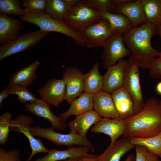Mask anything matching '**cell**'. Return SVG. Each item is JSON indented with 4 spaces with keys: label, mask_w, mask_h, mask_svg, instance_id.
I'll use <instances>...</instances> for the list:
<instances>
[{
    "label": "cell",
    "mask_w": 161,
    "mask_h": 161,
    "mask_svg": "<svg viewBox=\"0 0 161 161\" xmlns=\"http://www.w3.org/2000/svg\"><path fill=\"white\" fill-rule=\"evenodd\" d=\"M124 120L127 127L123 137L145 138L158 135L161 131V100L149 98L140 112Z\"/></svg>",
    "instance_id": "obj_1"
},
{
    "label": "cell",
    "mask_w": 161,
    "mask_h": 161,
    "mask_svg": "<svg viewBox=\"0 0 161 161\" xmlns=\"http://www.w3.org/2000/svg\"><path fill=\"white\" fill-rule=\"evenodd\" d=\"M156 33V27L146 22L132 28L123 35L124 42L130 52V55L143 69H148L153 60L161 53L153 48L151 44L152 37Z\"/></svg>",
    "instance_id": "obj_2"
},
{
    "label": "cell",
    "mask_w": 161,
    "mask_h": 161,
    "mask_svg": "<svg viewBox=\"0 0 161 161\" xmlns=\"http://www.w3.org/2000/svg\"><path fill=\"white\" fill-rule=\"evenodd\" d=\"M24 10L25 13L19 16V19L23 22L35 25L42 31L65 35L73 39L77 46H86L87 40L83 34L73 30L64 22L53 18L44 11Z\"/></svg>",
    "instance_id": "obj_3"
},
{
    "label": "cell",
    "mask_w": 161,
    "mask_h": 161,
    "mask_svg": "<svg viewBox=\"0 0 161 161\" xmlns=\"http://www.w3.org/2000/svg\"><path fill=\"white\" fill-rule=\"evenodd\" d=\"M102 19L100 12L80 0L72 8L64 22L73 30L83 34L87 27Z\"/></svg>",
    "instance_id": "obj_4"
},
{
    "label": "cell",
    "mask_w": 161,
    "mask_h": 161,
    "mask_svg": "<svg viewBox=\"0 0 161 161\" xmlns=\"http://www.w3.org/2000/svg\"><path fill=\"white\" fill-rule=\"evenodd\" d=\"M140 67L138 62L132 56L130 55L127 60L125 68L123 86L132 98L135 114L140 112L143 108L145 103L143 97L141 86Z\"/></svg>",
    "instance_id": "obj_5"
},
{
    "label": "cell",
    "mask_w": 161,
    "mask_h": 161,
    "mask_svg": "<svg viewBox=\"0 0 161 161\" xmlns=\"http://www.w3.org/2000/svg\"><path fill=\"white\" fill-rule=\"evenodd\" d=\"M52 127L43 128L38 126L30 127L31 133L34 137L47 139L57 145H65L69 147L74 145L83 146L90 148L92 152L95 149L86 137L72 132L63 134L55 131Z\"/></svg>",
    "instance_id": "obj_6"
},
{
    "label": "cell",
    "mask_w": 161,
    "mask_h": 161,
    "mask_svg": "<svg viewBox=\"0 0 161 161\" xmlns=\"http://www.w3.org/2000/svg\"><path fill=\"white\" fill-rule=\"evenodd\" d=\"M49 32L40 30L20 35L13 41L0 47V61L28 49L38 44Z\"/></svg>",
    "instance_id": "obj_7"
},
{
    "label": "cell",
    "mask_w": 161,
    "mask_h": 161,
    "mask_svg": "<svg viewBox=\"0 0 161 161\" xmlns=\"http://www.w3.org/2000/svg\"><path fill=\"white\" fill-rule=\"evenodd\" d=\"M123 35L114 33L105 42L103 47L102 63L107 69L115 64L125 57L130 55V52L124 44Z\"/></svg>",
    "instance_id": "obj_8"
},
{
    "label": "cell",
    "mask_w": 161,
    "mask_h": 161,
    "mask_svg": "<svg viewBox=\"0 0 161 161\" xmlns=\"http://www.w3.org/2000/svg\"><path fill=\"white\" fill-rule=\"evenodd\" d=\"M34 122V119L30 117L21 114L15 118L12 119L10 125V130L23 134L29 141L32 152L26 161H31L33 157L36 154L47 153L48 150L44 145L41 140L39 139H36L31 133L30 125Z\"/></svg>",
    "instance_id": "obj_9"
},
{
    "label": "cell",
    "mask_w": 161,
    "mask_h": 161,
    "mask_svg": "<svg viewBox=\"0 0 161 161\" xmlns=\"http://www.w3.org/2000/svg\"><path fill=\"white\" fill-rule=\"evenodd\" d=\"M84 74L75 66L66 68L62 75L66 86L65 100L68 104L84 91Z\"/></svg>",
    "instance_id": "obj_10"
},
{
    "label": "cell",
    "mask_w": 161,
    "mask_h": 161,
    "mask_svg": "<svg viewBox=\"0 0 161 161\" xmlns=\"http://www.w3.org/2000/svg\"><path fill=\"white\" fill-rule=\"evenodd\" d=\"M113 33L109 22L104 19L89 26L83 33L87 40L86 46L93 49L103 47Z\"/></svg>",
    "instance_id": "obj_11"
},
{
    "label": "cell",
    "mask_w": 161,
    "mask_h": 161,
    "mask_svg": "<svg viewBox=\"0 0 161 161\" xmlns=\"http://www.w3.org/2000/svg\"><path fill=\"white\" fill-rule=\"evenodd\" d=\"M41 98L50 105L57 107L65 100L66 86L63 79L52 78L38 89Z\"/></svg>",
    "instance_id": "obj_12"
},
{
    "label": "cell",
    "mask_w": 161,
    "mask_h": 161,
    "mask_svg": "<svg viewBox=\"0 0 161 161\" xmlns=\"http://www.w3.org/2000/svg\"><path fill=\"white\" fill-rule=\"evenodd\" d=\"M26 110L39 117L49 121L52 127L58 130H64L67 124L59 116L55 115L51 111V106L45 100L37 99L34 102L25 104Z\"/></svg>",
    "instance_id": "obj_13"
},
{
    "label": "cell",
    "mask_w": 161,
    "mask_h": 161,
    "mask_svg": "<svg viewBox=\"0 0 161 161\" xmlns=\"http://www.w3.org/2000/svg\"><path fill=\"white\" fill-rule=\"evenodd\" d=\"M127 61L123 59L107 69L103 76L102 90L111 93L123 86Z\"/></svg>",
    "instance_id": "obj_14"
},
{
    "label": "cell",
    "mask_w": 161,
    "mask_h": 161,
    "mask_svg": "<svg viewBox=\"0 0 161 161\" xmlns=\"http://www.w3.org/2000/svg\"><path fill=\"white\" fill-rule=\"evenodd\" d=\"M127 127V124L124 120L102 118L93 126L90 131L108 135L110 137L112 143L117 140L121 135H123Z\"/></svg>",
    "instance_id": "obj_15"
},
{
    "label": "cell",
    "mask_w": 161,
    "mask_h": 161,
    "mask_svg": "<svg viewBox=\"0 0 161 161\" xmlns=\"http://www.w3.org/2000/svg\"><path fill=\"white\" fill-rule=\"evenodd\" d=\"M93 110L102 118L121 119L110 93L102 90L93 95Z\"/></svg>",
    "instance_id": "obj_16"
},
{
    "label": "cell",
    "mask_w": 161,
    "mask_h": 161,
    "mask_svg": "<svg viewBox=\"0 0 161 161\" xmlns=\"http://www.w3.org/2000/svg\"><path fill=\"white\" fill-rule=\"evenodd\" d=\"M89 152H92L90 148L83 146L71 147L61 151L53 148L48 149L46 156L32 161H61L70 158L83 156L95 158L98 155L90 154L89 153Z\"/></svg>",
    "instance_id": "obj_17"
},
{
    "label": "cell",
    "mask_w": 161,
    "mask_h": 161,
    "mask_svg": "<svg viewBox=\"0 0 161 161\" xmlns=\"http://www.w3.org/2000/svg\"><path fill=\"white\" fill-rule=\"evenodd\" d=\"M114 13L122 14L131 21L133 27L140 26L147 22L141 0L131 1L116 7Z\"/></svg>",
    "instance_id": "obj_18"
},
{
    "label": "cell",
    "mask_w": 161,
    "mask_h": 161,
    "mask_svg": "<svg viewBox=\"0 0 161 161\" xmlns=\"http://www.w3.org/2000/svg\"><path fill=\"white\" fill-rule=\"evenodd\" d=\"M129 137H123L110 143L106 149L95 157L97 161H120L128 152L135 148Z\"/></svg>",
    "instance_id": "obj_19"
},
{
    "label": "cell",
    "mask_w": 161,
    "mask_h": 161,
    "mask_svg": "<svg viewBox=\"0 0 161 161\" xmlns=\"http://www.w3.org/2000/svg\"><path fill=\"white\" fill-rule=\"evenodd\" d=\"M23 22L19 19L0 14V44L9 43L18 37L23 29Z\"/></svg>",
    "instance_id": "obj_20"
},
{
    "label": "cell",
    "mask_w": 161,
    "mask_h": 161,
    "mask_svg": "<svg viewBox=\"0 0 161 161\" xmlns=\"http://www.w3.org/2000/svg\"><path fill=\"white\" fill-rule=\"evenodd\" d=\"M116 109L123 120L135 114L133 100L123 86L111 93Z\"/></svg>",
    "instance_id": "obj_21"
},
{
    "label": "cell",
    "mask_w": 161,
    "mask_h": 161,
    "mask_svg": "<svg viewBox=\"0 0 161 161\" xmlns=\"http://www.w3.org/2000/svg\"><path fill=\"white\" fill-rule=\"evenodd\" d=\"M94 110H92L76 116L68 124L70 132L86 137L90 127L102 119Z\"/></svg>",
    "instance_id": "obj_22"
},
{
    "label": "cell",
    "mask_w": 161,
    "mask_h": 161,
    "mask_svg": "<svg viewBox=\"0 0 161 161\" xmlns=\"http://www.w3.org/2000/svg\"><path fill=\"white\" fill-rule=\"evenodd\" d=\"M70 104L69 109L59 116L64 122L70 116H78L93 110L94 107L93 95L84 92L78 98L73 100Z\"/></svg>",
    "instance_id": "obj_23"
},
{
    "label": "cell",
    "mask_w": 161,
    "mask_h": 161,
    "mask_svg": "<svg viewBox=\"0 0 161 161\" xmlns=\"http://www.w3.org/2000/svg\"><path fill=\"white\" fill-rule=\"evenodd\" d=\"M39 64L36 61L16 71L9 78L8 86L18 84L27 87L31 85L36 78V71Z\"/></svg>",
    "instance_id": "obj_24"
},
{
    "label": "cell",
    "mask_w": 161,
    "mask_h": 161,
    "mask_svg": "<svg viewBox=\"0 0 161 161\" xmlns=\"http://www.w3.org/2000/svg\"><path fill=\"white\" fill-rule=\"evenodd\" d=\"M101 13L102 19L108 21L114 33L123 35L133 27L130 20L122 14L107 12Z\"/></svg>",
    "instance_id": "obj_25"
},
{
    "label": "cell",
    "mask_w": 161,
    "mask_h": 161,
    "mask_svg": "<svg viewBox=\"0 0 161 161\" xmlns=\"http://www.w3.org/2000/svg\"><path fill=\"white\" fill-rule=\"evenodd\" d=\"M99 64L96 62L92 69L84 74V92L93 95L101 90L103 83V77L99 70Z\"/></svg>",
    "instance_id": "obj_26"
},
{
    "label": "cell",
    "mask_w": 161,
    "mask_h": 161,
    "mask_svg": "<svg viewBox=\"0 0 161 161\" xmlns=\"http://www.w3.org/2000/svg\"><path fill=\"white\" fill-rule=\"evenodd\" d=\"M72 7L66 0H47L44 12L53 18L64 22Z\"/></svg>",
    "instance_id": "obj_27"
},
{
    "label": "cell",
    "mask_w": 161,
    "mask_h": 161,
    "mask_svg": "<svg viewBox=\"0 0 161 161\" xmlns=\"http://www.w3.org/2000/svg\"><path fill=\"white\" fill-rule=\"evenodd\" d=\"M147 22L156 27L161 24V0H141Z\"/></svg>",
    "instance_id": "obj_28"
},
{
    "label": "cell",
    "mask_w": 161,
    "mask_h": 161,
    "mask_svg": "<svg viewBox=\"0 0 161 161\" xmlns=\"http://www.w3.org/2000/svg\"><path fill=\"white\" fill-rule=\"evenodd\" d=\"M129 138L132 144L144 146L153 154L161 158V137L159 135L145 138Z\"/></svg>",
    "instance_id": "obj_29"
},
{
    "label": "cell",
    "mask_w": 161,
    "mask_h": 161,
    "mask_svg": "<svg viewBox=\"0 0 161 161\" xmlns=\"http://www.w3.org/2000/svg\"><path fill=\"white\" fill-rule=\"evenodd\" d=\"M25 13L21 7L19 0H0V14L10 16H19Z\"/></svg>",
    "instance_id": "obj_30"
},
{
    "label": "cell",
    "mask_w": 161,
    "mask_h": 161,
    "mask_svg": "<svg viewBox=\"0 0 161 161\" xmlns=\"http://www.w3.org/2000/svg\"><path fill=\"white\" fill-rule=\"evenodd\" d=\"M8 94L17 95L18 100L23 103L27 102L32 103L37 99L27 89V87L18 84H14L7 86Z\"/></svg>",
    "instance_id": "obj_31"
},
{
    "label": "cell",
    "mask_w": 161,
    "mask_h": 161,
    "mask_svg": "<svg viewBox=\"0 0 161 161\" xmlns=\"http://www.w3.org/2000/svg\"><path fill=\"white\" fill-rule=\"evenodd\" d=\"M83 1L101 13L107 12L114 13L116 6L115 0H84Z\"/></svg>",
    "instance_id": "obj_32"
},
{
    "label": "cell",
    "mask_w": 161,
    "mask_h": 161,
    "mask_svg": "<svg viewBox=\"0 0 161 161\" xmlns=\"http://www.w3.org/2000/svg\"><path fill=\"white\" fill-rule=\"evenodd\" d=\"M12 115L7 112L0 116V144L4 145L8 140Z\"/></svg>",
    "instance_id": "obj_33"
},
{
    "label": "cell",
    "mask_w": 161,
    "mask_h": 161,
    "mask_svg": "<svg viewBox=\"0 0 161 161\" xmlns=\"http://www.w3.org/2000/svg\"><path fill=\"white\" fill-rule=\"evenodd\" d=\"M135 161H161L158 157L142 146L135 145Z\"/></svg>",
    "instance_id": "obj_34"
},
{
    "label": "cell",
    "mask_w": 161,
    "mask_h": 161,
    "mask_svg": "<svg viewBox=\"0 0 161 161\" xmlns=\"http://www.w3.org/2000/svg\"><path fill=\"white\" fill-rule=\"evenodd\" d=\"M22 1V7L27 10L44 11L46 7L45 0H25Z\"/></svg>",
    "instance_id": "obj_35"
},
{
    "label": "cell",
    "mask_w": 161,
    "mask_h": 161,
    "mask_svg": "<svg viewBox=\"0 0 161 161\" xmlns=\"http://www.w3.org/2000/svg\"><path fill=\"white\" fill-rule=\"evenodd\" d=\"M148 69L149 74L152 78H161V53L153 60Z\"/></svg>",
    "instance_id": "obj_36"
},
{
    "label": "cell",
    "mask_w": 161,
    "mask_h": 161,
    "mask_svg": "<svg viewBox=\"0 0 161 161\" xmlns=\"http://www.w3.org/2000/svg\"><path fill=\"white\" fill-rule=\"evenodd\" d=\"M0 161H21L19 152L16 148L9 151L0 148Z\"/></svg>",
    "instance_id": "obj_37"
},
{
    "label": "cell",
    "mask_w": 161,
    "mask_h": 161,
    "mask_svg": "<svg viewBox=\"0 0 161 161\" xmlns=\"http://www.w3.org/2000/svg\"><path fill=\"white\" fill-rule=\"evenodd\" d=\"M9 95L8 94V90L7 87L4 89L0 93V107H2L3 100Z\"/></svg>",
    "instance_id": "obj_38"
},
{
    "label": "cell",
    "mask_w": 161,
    "mask_h": 161,
    "mask_svg": "<svg viewBox=\"0 0 161 161\" xmlns=\"http://www.w3.org/2000/svg\"><path fill=\"white\" fill-rule=\"evenodd\" d=\"M78 161H97L95 158L87 156H83L78 157Z\"/></svg>",
    "instance_id": "obj_39"
},
{
    "label": "cell",
    "mask_w": 161,
    "mask_h": 161,
    "mask_svg": "<svg viewBox=\"0 0 161 161\" xmlns=\"http://www.w3.org/2000/svg\"><path fill=\"white\" fill-rule=\"evenodd\" d=\"M135 157L134 154H129L124 161H135Z\"/></svg>",
    "instance_id": "obj_40"
},
{
    "label": "cell",
    "mask_w": 161,
    "mask_h": 161,
    "mask_svg": "<svg viewBox=\"0 0 161 161\" xmlns=\"http://www.w3.org/2000/svg\"><path fill=\"white\" fill-rule=\"evenodd\" d=\"M156 90L159 95H161V81L158 82L156 85Z\"/></svg>",
    "instance_id": "obj_41"
},
{
    "label": "cell",
    "mask_w": 161,
    "mask_h": 161,
    "mask_svg": "<svg viewBox=\"0 0 161 161\" xmlns=\"http://www.w3.org/2000/svg\"><path fill=\"white\" fill-rule=\"evenodd\" d=\"M156 30L157 33L160 36L161 40V24L156 27Z\"/></svg>",
    "instance_id": "obj_42"
},
{
    "label": "cell",
    "mask_w": 161,
    "mask_h": 161,
    "mask_svg": "<svg viewBox=\"0 0 161 161\" xmlns=\"http://www.w3.org/2000/svg\"><path fill=\"white\" fill-rule=\"evenodd\" d=\"M78 157L71 158L61 161H78Z\"/></svg>",
    "instance_id": "obj_43"
},
{
    "label": "cell",
    "mask_w": 161,
    "mask_h": 161,
    "mask_svg": "<svg viewBox=\"0 0 161 161\" xmlns=\"http://www.w3.org/2000/svg\"><path fill=\"white\" fill-rule=\"evenodd\" d=\"M158 135H159L160 137H161V131Z\"/></svg>",
    "instance_id": "obj_44"
}]
</instances>
